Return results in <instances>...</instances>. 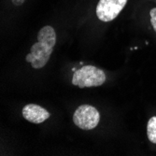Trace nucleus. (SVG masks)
<instances>
[{
	"instance_id": "1",
	"label": "nucleus",
	"mask_w": 156,
	"mask_h": 156,
	"mask_svg": "<svg viewBox=\"0 0 156 156\" xmlns=\"http://www.w3.org/2000/svg\"><path fill=\"white\" fill-rule=\"evenodd\" d=\"M106 81V75L103 70L94 66H84L76 70L72 77L73 85L80 88L98 87Z\"/></svg>"
},
{
	"instance_id": "2",
	"label": "nucleus",
	"mask_w": 156,
	"mask_h": 156,
	"mask_svg": "<svg viewBox=\"0 0 156 156\" xmlns=\"http://www.w3.org/2000/svg\"><path fill=\"white\" fill-rule=\"evenodd\" d=\"M100 114L98 110L91 105L80 106L73 115L74 123L82 130H92L98 125Z\"/></svg>"
},
{
	"instance_id": "3",
	"label": "nucleus",
	"mask_w": 156,
	"mask_h": 156,
	"mask_svg": "<svg viewBox=\"0 0 156 156\" xmlns=\"http://www.w3.org/2000/svg\"><path fill=\"white\" fill-rule=\"evenodd\" d=\"M127 0H99L95 13L102 22H111L123 9Z\"/></svg>"
},
{
	"instance_id": "4",
	"label": "nucleus",
	"mask_w": 156,
	"mask_h": 156,
	"mask_svg": "<svg viewBox=\"0 0 156 156\" xmlns=\"http://www.w3.org/2000/svg\"><path fill=\"white\" fill-rule=\"evenodd\" d=\"M52 51L53 48L50 45L37 41L31 47V51L26 55L25 60L28 63H31L32 66L36 69L42 68L49 62Z\"/></svg>"
},
{
	"instance_id": "5",
	"label": "nucleus",
	"mask_w": 156,
	"mask_h": 156,
	"mask_svg": "<svg viewBox=\"0 0 156 156\" xmlns=\"http://www.w3.org/2000/svg\"><path fill=\"white\" fill-rule=\"evenodd\" d=\"M23 117L28 122L39 124L51 117L50 112L36 104H28L23 108Z\"/></svg>"
},
{
	"instance_id": "6",
	"label": "nucleus",
	"mask_w": 156,
	"mask_h": 156,
	"mask_svg": "<svg viewBox=\"0 0 156 156\" xmlns=\"http://www.w3.org/2000/svg\"><path fill=\"white\" fill-rule=\"evenodd\" d=\"M37 41L44 42L53 48L56 43V33L53 28L50 25L42 27L37 34Z\"/></svg>"
},
{
	"instance_id": "7",
	"label": "nucleus",
	"mask_w": 156,
	"mask_h": 156,
	"mask_svg": "<svg viewBox=\"0 0 156 156\" xmlns=\"http://www.w3.org/2000/svg\"><path fill=\"white\" fill-rule=\"evenodd\" d=\"M147 135L151 143L156 144V116L151 117L147 124Z\"/></svg>"
},
{
	"instance_id": "8",
	"label": "nucleus",
	"mask_w": 156,
	"mask_h": 156,
	"mask_svg": "<svg viewBox=\"0 0 156 156\" xmlns=\"http://www.w3.org/2000/svg\"><path fill=\"white\" fill-rule=\"evenodd\" d=\"M150 15H151V25L153 27L154 31L156 32V8L151 9Z\"/></svg>"
},
{
	"instance_id": "9",
	"label": "nucleus",
	"mask_w": 156,
	"mask_h": 156,
	"mask_svg": "<svg viewBox=\"0 0 156 156\" xmlns=\"http://www.w3.org/2000/svg\"><path fill=\"white\" fill-rule=\"evenodd\" d=\"M13 5H15V6H21L23 4V2L25 1V0H11Z\"/></svg>"
}]
</instances>
